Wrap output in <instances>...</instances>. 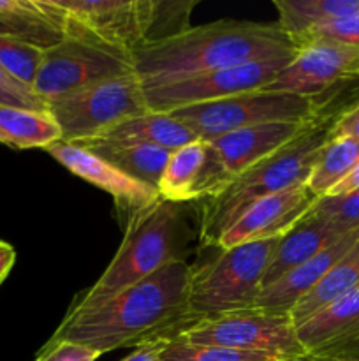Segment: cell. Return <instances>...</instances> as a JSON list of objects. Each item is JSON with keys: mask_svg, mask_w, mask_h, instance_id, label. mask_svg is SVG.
Listing matches in <instances>:
<instances>
[{"mask_svg": "<svg viewBox=\"0 0 359 361\" xmlns=\"http://www.w3.org/2000/svg\"><path fill=\"white\" fill-rule=\"evenodd\" d=\"M331 137H354V140H359V104L355 108H352L336 123Z\"/></svg>", "mask_w": 359, "mask_h": 361, "instance_id": "obj_33", "label": "cell"}, {"mask_svg": "<svg viewBox=\"0 0 359 361\" xmlns=\"http://www.w3.org/2000/svg\"><path fill=\"white\" fill-rule=\"evenodd\" d=\"M168 342L169 341H155L150 344L139 345V348H136V351L130 353L122 361H160V355Z\"/></svg>", "mask_w": 359, "mask_h": 361, "instance_id": "obj_34", "label": "cell"}, {"mask_svg": "<svg viewBox=\"0 0 359 361\" xmlns=\"http://www.w3.org/2000/svg\"><path fill=\"white\" fill-rule=\"evenodd\" d=\"M132 73H136L132 53L90 39L65 37L44 51L32 90L48 102L80 88Z\"/></svg>", "mask_w": 359, "mask_h": 361, "instance_id": "obj_9", "label": "cell"}, {"mask_svg": "<svg viewBox=\"0 0 359 361\" xmlns=\"http://www.w3.org/2000/svg\"><path fill=\"white\" fill-rule=\"evenodd\" d=\"M359 190V166L351 173V175L345 176L338 185H334L326 196H345V194H351Z\"/></svg>", "mask_w": 359, "mask_h": 361, "instance_id": "obj_35", "label": "cell"}, {"mask_svg": "<svg viewBox=\"0 0 359 361\" xmlns=\"http://www.w3.org/2000/svg\"><path fill=\"white\" fill-rule=\"evenodd\" d=\"M189 264L169 263L99 305L70 309L49 341H69L101 355L172 341L196 324L189 312Z\"/></svg>", "mask_w": 359, "mask_h": 361, "instance_id": "obj_1", "label": "cell"}, {"mask_svg": "<svg viewBox=\"0 0 359 361\" xmlns=\"http://www.w3.org/2000/svg\"><path fill=\"white\" fill-rule=\"evenodd\" d=\"M278 27L292 39L310 28L359 11V0H275Z\"/></svg>", "mask_w": 359, "mask_h": 361, "instance_id": "obj_24", "label": "cell"}, {"mask_svg": "<svg viewBox=\"0 0 359 361\" xmlns=\"http://www.w3.org/2000/svg\"><path fill=\"white\" fill-rule=\"evenodd\" d=\"M359 166V140L354 137H331L320 152V157L306 180L313 194L326 196L334 185L351 175Z\"/></svg>", "mask_w": 359, "mask_h": 361, "instance_id": "obj_26", "label": "cell"}, {"mask_svg": "<svg viewBox=\"0 0 359 361\" xmlns=\"http://www.w3.org/2000/svg\"><path fill=\"white\" fill-rule=\"evenodd\" d=\"M296 51V44L278 23L218 20L143 46L132 56L146 90Z\"/></svg>", "mask_w": 359, "mask_h": 361, "instance_id": "obj_2", "label": "cell"}, {"mask_svg": "<svg viewBox=\"0 0 359 361\" xmlns=\"http://www.w3.org/2000/svg\"><path fill=\"white\" fill-rule=\"evenodd\" d=\"M313 41L336 42V44L359 48V11L354 14H348V16L336 18V20L326 21V23L310 28L305 34L298 35L294 39V44L298 48V46Z\"/></svg>", "mask_w": 359, "mask_h": 361, "instance_id": "obj_29", "label": "cell"}, {"mask_svg": "<svg viewBox=\"0 0 359 361\" xmlns=\"http://www.w3.org/2000/svg\"><path fill=\"white\" fill-rule=\"evenodd\" d=\"M150 111L136 73L101 81L48 101V113L62 130V141L80 143L102 136L125 120Z\"/></svg>", "mask_w": 359, "mask_h": 361, "instance_id": "obj_6", "label": "cell"}, {"mask_svg": "<svg viewBox=\"0 0 359 361\" xmlns=\"http://www.w3.org/2000/svg\"><path fill=\"white\" fill-rule=\"evenodd\" d=\"M0 35L49 49L67 37L49 0H0Z\"/></svg>", "mask_w": 359, "mask_h": 361, "instance_id": "obj_19", "label": "cell"}, {"mask_svg": "<svg viewBox=\"0 0 359 361\" xmlns=\"http://www.w3.org/2000/svg\"><path fill=\"white\" fill-rule=\"evenodd\" d=\"M301 361H359V288L296 328Z\"/></svg>", "mask_w": 359, "mask_h": 361, "instance_id": "obj_14", "label": "cell"}, {"mask_svg": "<svg viewBox=\"0 0 359 361\" xmlns=\"http://www.w3.org/2000/svg\"><path fill=\"white\" fill-rule=\"evenodd\" d=\"M204 157H206V141L196 140L178 150L171 152L169 161L158 183V194L172 203H190L194 201L197 180L201 176Z\"/></svg>", "mask_w": 359, "mask_h": 361, "instance_id": "obj_25", "label": "cell"}, {"mask_svg": "<svg viewBox=\"0 0 359 361\" xmlns=\"http://www.w3.org/2000/svg\"><path fill=\"white\" fill-rule=\"evenodd\" d=\"M46 49L20 39L0 35V66L14 80L32 88L39 73Z\"/></svg>", "mask_w": 359, "mask_h": 361, "instance_id": "obj_28", "label": "cell"}, {"mask_svg": "<svg viewBox=\"0 0 359 361\" xmlns=\"http://www.w3.org/2000/svg\"><path fill=\"white\" fill-rule=\"evenodd\" d=\"M310 122V120H308ZM308 122H271L245 127L206 141L232 180L294 140Z\"/></svg>", "mask_w": 359, "mask_h": 361, "instance_id": "obj_16", "label": "cell"}, {"mask_svg": "<svg viewBox=\"0 0 359 361\" xmlns=\"http://www.w3.org/2000/svg\"><path fill=\"white\" fill-rule=\"evenodd\" d=\"M46 152L55 161H58L63 168L80 176L81 180L99 187L104 192H108L109 196H113L116 208L122 214L123 212L127 214V221L136 212L150 207L151 203H155L160 197L157 189L130 178L129 175L116 169L115 166L106 162L104 159L97 157L92 152L84 150V148L77 147L74 143L58 141V143L46 148Z\"/></svg>", "mask_w": 359, "mask_h": 361, "instance_id": "obj_15", "label": "cell"}, {"mask_svg": "<svg viewBox=\"0 0 359 361\" xmlns=\"http://www.w3.org/2000/svg\"><path fill=\"white\" fill-rule=\"evenodd\" d=\"M296 53L213 71L165 87L146 88L144 95H146L148 108L150 111L169 113L187 106L204 104V102L263 90L277 80L278 74L291 63Z\"/></svg>", "mask_w": 359, "mask_h": 361, "instance_id": "obj_11", "label": "cell"}, {"mask_svg": "<svg viewBox=\"0 0 359 361\" xmlns=\"http://www.w3.org/2000/svg\"><path fill=\"white\" fill-rule=\"evenodd\" d=\"M0 104L48 113V102L39 97L30 87L14 80L9 73L4 71L2 66H0Z\"/></svg>", "mask_w": 359, "mask_h": 361, "instance_id": "obj_31", "label": "cell"}, {"mask_svg": "<svg viewBox=\"0 0 359 361\" xmlns=\"http://www.w3.org/2000/svg\"><path fill=\"white\" fill-rule=\"evenodd\" d=\"M348 231H352V229L340 228V226L326 221L313 210H310L301 221L296 222L294 228L289 229L284 236H280L266 275H264L263 284H273L282 275L308 261L310 257H313L320 250L326 249L327 245L340 240Z\"/></svg>", "mask_w": 359, "mask_h": 361, "instance_id": "obj_18", "label": "cell"}, {"mask_svg": "<svg viewBox=\"0 0 359 361\" xmlns=\"http://www.w3.org/2000/svg\"><path fill=\"white\" fill-rule=\"evenodd\" d=\"M67 37L132 53L151 41L157 0H49Z\"/></svg>", "mask_w": 359, "mask_h": 361, "instance_id": "obj_8", "label": "cell"}, {"mask_svg": "<svg viewBox=\"0 0 359 361\" xmlns=\"http://www.w3.org/2000/svg\"><path fill=\"white\" fill-rule=\"evenodd\" d=\"M319 196L306 183L259 197L218 238L217 249L280 238L313 208Z\"/></svg>", "mask_w": 359, "mask_h": 361, "instance_id": "obj_13", "label": "cell"}, {"mask_svg": "<svg viewBox=\"0 0 359 361\" xmlns=\"http://www.w3.org/2000/svg\"><path fill=\"white\" fill-rule=\"evenodd\" d=\"M355 288H359V242L329 268V271L313 286L312 291L306 293L292 307L289 312L292 324L298 328L313 314L348 295Z\"/></svg>", "mask_w": 359, "mask_h": 361, "instance_id": "obj_22", "label": "cell"}, {"mask_svg": "<svg viewBox=\"0 0 359 361\" xmlns=\"http://www.w3.org/2000/svg\"><path fill=\"white\" fill-rule=\"evenodd\" d=\"M178 337L190 344L220 345L301 361L305 356L289 314L250 309L199 321Z\"/></svg>", "mask_w": 359, "mask_h": 361, "instance_id": "obj_10", "label": "cell"}, {"mask_svg": "<svg viewBox=\"0 0 359 361\" xmlns=\"http://www.w3.org/2000/svg\"><path fill=\"white\" fill-rule=\"evenodd\" d=\"M341 118V113L322 106L294 140L236 176L220 196L203 201L199 219L201 245L217 247L222 233L259 197L306 183L320 152Z\"/></svg>", "mask_w": 359, "mask_h": 361, "instance_id": "obj_3", "label": "cell"}, {"mask_svg": "<svg viewBox=\"0 0 359 361\" xmlns=\"http://www.w3.org/2000/svg\"><path fill=\"white\" fill-rule=\"evenodd\" d=\"M312 210L344 229L359 228V190L345 196L319 197Z\"/></svg>", "mask_w": 359, "mask_h": 361, "instance_id": "obj_30", "label": "cell"}, {"mask_svg": "<svg viewBox=\"0 0 359 361\" xmlns=\"http://www.w3.org/2000/svg\"><path fill=\"white\" fill-rule=\"evenodd\" d=\"M62 141V130L46 111L0 104V143L16 150L48 148Z\"/></svg>", "mask_w": 359, "mask_h": 361, "instance_id": "obj_23", "label": "cell"}, {"mask_svg": "<svg viewBox=\"0 0 359 361\" xmlns=\"http://www.w3.org/2000/svg\"><path fill=\"white\" fill-rule=\"evenodd\" d=\"M280 238L241 243L190 267L189 312L196 323L253 309Z\"/></svg>", "mask_w": 359, "mask_h": 361, "instance_id": "obj_5", "label": "cell"}, {"mask_svg": "<svg viewBox=\"0 0 359 361\" xmlns=\"http://www.w3.org/2000/svg\"><path fill=\"white\" fill-rule=\"evenodd\" d=\"M190 238L192 229L187 221L185 204L158 197L125 222V233L115 257L99 281L76 300L73 309L99 305L165 264L185 261Z\"/></svg>", "mask_w": 359, "mask_h": 361, "instance_id": "obj_4", "label": "cell"}, {"mask_svg": "<svg viewBox=\"0 0 359 361\" xmlns=\"http://www.w3.org/2000/svg\"><path fill=\"white\" fill-rule=\"evenodd\" d=\"M97 157L104 159L116 169L129 175L130 178L153 187L158 190L162 173L169 161L171 150L150 145H120L106 140H87L74 143Z\"/></svg>", "mask_w": 359, "mask_h": 361, "instance_id": "obj_21", "label": "cell"}, {"mask_svg": "<svg viewBox=\"0 0 359 361\" xmlns=\"http://www.w3.org/2000/svg\"><path fill=\"white\" fill-rule=\"evenodd\" d=\"M160 361H292L271 356L266 353L239 351L220 345L190 344L185 338L176 337L165 344Z\"/></svg>", "mask_w": 359, "mask_h": 361, "instance_id": "obj_27", "label": "cell"}, {"mask_svg": "<svg viewBox=\"0 0 359 361\" xmlns=\"http://www.w3.org/2000/svg\"><path fill=\"white\" fill-rule=\"evenodd\" d=\"M97 140L120 145H150L175 152L196 141L197 136L169 113L148 111L118 123Z\"/></svg>", "mask_w": 359, "mask_h": 361, "instance_id": "obj_20", "label": "cell"}, {"mask_svg": "<svg viewBox=\"0 0 359 361\" xmlns=\"http://www.w3.org/2000/svg\"><path fill=\"white\" fill-rule=\"evenodd\" d=\"M352 83H359V48L313 41L298 46L291 63L264 90L320 97Z\"/></svg>", "mask_w": 359, "mask_h": 361, "instance_id": "obj_12", "label": "cell"}, {"mask_svg": "<svg viewBox=\"0 0 359 361\" xmlns=\"http://www.w3.org/2000/svg\"><path fill=\"white\" fill-rule=\"evenodd\" d=\"M99 356L101 353L87 345L74 344L69 341H48V344L39 351L35 361H95Z\"/></svg>", "mask_w": 359, "mask_h": 361, "instance_id": "obj_32", "label": "cell"}, {"mask_svg": "<svg viewBox=\"0 0 359 361\" xmlns=\"http://www.w3.org/2000/svg\"><path fill=\"white\" fill-rule=\"evenodd\" d=\"M359 242V228L352 229L334 243L327 245L308 261L292 268L273 284L264 286L257 296L253 309L273 314H289L292 307L303 298L313 286L329 271V268L344 257Z\"/></svg>", "mask_w": 359, "mask_h": 361, "instance_id": "obj_17", "label": "cell"}, {"mask_svg": "<svg viewBox=\"0 0 359 361\" xmlns=\"http://www.w3.org/2000/svg\"><path fill=\"white\" fill-rule=\"evenodd\" d=\"M320 108L322 106L315 97L263 88L220 101L187 106L169 111V115L189 127L197 140L211 141L232 130L263 123L308 122Z\"/></svg>", "mask_w": 359, "mask_h": 361, "instance_id": "obj_7", "label": "cell"}, {"mask_svg": "<svg viewBox=\"0 0 359 361\" xmlns=\"http://www.w3.org/2000/svg\"><path fill=\"white\" fill-rule=\"evenodd\" d=\"M14 261H16V250H14V247L6 242H0V284L9 275L11 268L14 267Z\"/></svg>", "mask_w": 359, "mask_h": 361, "instance_id": "obj_36", "label": "cell"}]
</instances>
